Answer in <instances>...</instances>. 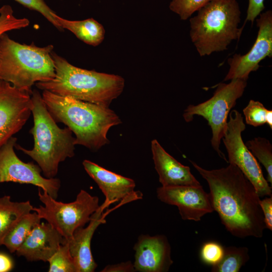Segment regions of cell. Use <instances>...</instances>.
Masks as SVG:
<instances>
[{
    "label": "cell",
    "mask_w": 272,
    "mask_h": 272,
    "mask_svg": "<svg viewBox=\"0 0 272 272\" xmlns=\"http://www.w3.org/2000/svg\"><path fill=\"white\" fill-rule=\"evenodd\" d=\"M133 250L135 271L166 272L173 263L170 245L164 235L141 234Z\"/></svg>",
    "instance_id": "cell-15"
},
{
    "label": "cell",
    "mask_w": 272,
    "mask_h": 272,
    "mask_svg": "<svg viewBox=\"0 0 272 272\" xmlns=\"http://www.w3.org/2000/svg\"><path fill=\"white\" fill-rule=\"evenodd\" d=\"M211 0H172L169 9L177 14L181 20H186L195 12Z\"/></svg>",
    "instance_id": "cell-27"
},
{
    "label": "cell",
    "mask_w": 272,
    "mask_h": 272,
    "mask_svg": "<svg viewBox=\"0 0 272 272\" xmlns=\"http://www.w3.org/2000/svg\"><path fill=\"white\" fill-rule=\"evenodd\" d=\"M102 272H134L133 264L130 261L106 265Z\"/></svg>",
    "instance_id": "cell-32"
},
{
    "label": "cell",
    "mask_w": 272,
    "mask_h": 272,
    "mask_svg": "<svg viewBox=\"0 0 272 272\" xmlns=\"http://www.w3.org/2000/svg\"><path fill=\"white\" fill-rule=\"evenodd\" d=\"M243 112L247 124L257 127L267 123L272 128V110L259 101L250 100Z\"/></svg>",
    "instance_id": "cell-25"
},
{
    "label": "cell",
    "mask_w": 272,
    "mask_h": 272,
    "mask_svg": "<svg viewBox=\"0 0 272 272\" xmlns=\"http://www.w3.org/2000/svg\"><path fill=\"white\" fill-rule=\"evenodd\" d=\"M83 166L105 195V200L101 205L105 209L116 202L127 203L142 198L140 191H134L135 183L133 179L108 170L88 160L83 161Z\"/></svg>",
    "instance_id": "cell-14"
},
{
    "label": "cell",
    "mask_w": 272,
    "mask_h": 272,
    "mask_svg": "<svg viewBox=\"0 0 272 272\" xmlns=\"http://www.w3.org/2000/svg\"><path fill=\"white\" fill-rule=\"evenodd\" d=\"M31 97L33 126L29 132L33 138V147L28 150L16 143L15 148L35 161L45 177L55 178L59 164L75 156V137L67 126H58L38 91L33 90Z\"/></svg>",
    "instance_id": "cell-4"
},
{
    "label": "cell",
    "mask_w": 272,
    "mask_h": 272,
    "mask_svg": "<svg viewBox=\"0 0 272 272\" xmlns=\"http://www.w3.org/2000/svg\"><path fill=\"white\" fill-rule=\"evenodd\" d=\"M266 228L272 230V195L260 201Z\"/></svg>",
    "instance_id": "cell-31"
},
{
    "label": "cell",
    "mask_w": 272,
    "mask_h": 272,
    "mask_svg": "<svg viewBox=\"0 0 272 272\" xmlns=\"http://www.w3.org/2000/svg\"><path fill=\"white\" fill-rule=\"evenodd\" d=\"M15 1L30 10L40 13L59 31H63V29L53 17V15L55 13L48 7L44 0Z\"/></svg>",
    "instance_id": "cell-29"
},
{
    "label": "cell",
    "mask_w": 272,
    "mask_h": 272,
    "mask_svg": "<svg viewBox=\"0 0 272 272\" xmlns=\"http://www.w3.org/2000/svg\"><path fill=\"white\" fill-rule=\"evenodd\" d=\"M246 247L228 246L224 248L221 260L212 266L213 272H238L249 260L250 256Z\"/></svg>",
    "instance_id": "cell-22"
},
{
    "label": "cell",
    "mask_w": 272,
    "mask_h": 272,
    "mask_svg": "<svg viewBox=\"0 0 272 272\" xmlns=\"http://www.w3.org/2000/svg\"><path fill=\"white\" fill-rule=\"evenodd\" d=\"M224 248L215 241L205 243L200 250L201 259L205 263L212 266L218 263L222 258Z\"/></svg>",
    "instance_id": "cell-28"
},
{
    "label": "cell",
    "mask_w": 272,
    "mask_h": 272,
    "mask_svg": "<svg viewBox=\"0 0 272 272\" xmlns=\"http://www.w3.org/2000/svg\"><path fill=\"white\" fill-rule=\"evenodd\" d=\"M42 99L56 123H62L75 135L76 145L97 151L109 143L107 133L122 123L109 107L63 97L44 90Z\"/></svg>",
    "instance_id": "cell-2"
},
{
    "label": "cell",
    "mask_w": 272,
    "mask_h": 272,
    "mask_svg": "<svg viewBox=\"0 0 272 272\" xmlns=\"http://www.w3.org/2000/svg\"><path fill=\"white\" fill-rule=\"evenodd\" d=\"M14 266L12 259L8 255L0 253V272L11 271Z\"/></svg>",
    "instance_id": "cell-33"
},
{
    "label": "cell",
    "mask_w": 272,
    "mask_h": 272,
    "mask_svg": "<svg viewBox=\"0 0 272 272\" xmlns=\"http://www.w3.org/2000/svg\"><path fill=\"white\" fill-rule=\"evenodd\" d=\"M256 21L258 30L254 43L246 54H235L228 58L229 70L224 81L235 79L247 80L250 73L258 69L259 63L262 60L266 57H271V10L260 13Z\"/></svg>",
    "instance_id": "cell-11"
},
{
    "label": "cell",
    "mask_w": 272,
    "mask_h": 272,
    "mask_svg": "<svg viewBox=\"0 0 272 272\" xmlns=\"http://www.w3.org/2000/svg\"><path fill=\"white\" fill-rule=\"evenodd\" d=\"M255 158H257L266 170L267 181L272 184V145L266 139L256 137L245 144Z\"/></svg>",
    "instance_id": "cell-23"
},
{
    "label": "cell",
    "mask_w": 272,
    "mask_h": 272,
    "mask_svg": "<svg viewBox=\"0 0 272 272\" xmlns=\"http://www.w3.org/2000/svg\"><path fill=\"white\" fill-rule=\"evenodd\" d=\"M49 272H79L72 257L68 242L63 239L57 250L48 261Z\"/></svg>",
    "instance_id": "cell-24"
},
{
    "label": "cell",
    "mask_w": 272,
    "mask_h": 272,
    "mask_svg": "<svg viewBox=\"0 0 272 272\" xmlns=\"http://www.w3.org/2000/svg\"><path fill=\"white\" fill-rule=\"evenodd\" d=\"M156 193L162 202L176 206L184 220L198 222L204 215L214 211L209 194L201 185L161 186L157 189Z\"/></svg>",
    "instance_id": "cell-13"
},
{
    "label": "cell",
    "mask_w": 272,
    "mask_h": 272,
    "mask_svg": "<svg viewBox=\"0 0 272 272\" xmlns=\"http://www.w3.org/2000/svg\"><path fill=\"white\" fill-rule=\"evenodd\" d=\"M38 196L43 206L34 208L33 211L55 228L65 240L71 239L77 229L88 223L100 207L99 198L83 189L75 200L69 203L57 201L40 188Z\"/></svg>",
    "instance_id": "cell-8"
},
{
    "label": "cell",
    "mask_w": 272,
    "mask_h": 272,
    "mask_svg": "<svg viewBox=\"0 0 272 272\" xmlns=\"http://www.w3.org/2000/svg\"><path fill=\"white\" fill-rule=\"evenodd\" d=\"M230 81L228 84L219 83L211 98L197 105H188L183 114L187 122L191 121L196 115L207 120L212 131V147L227 163L228 160L220 149L221 141L226 129L230 110L242 96L247 86L245 79H235Z\"/></svg>",
    "instance_id": "cell-7"
},
{
    "label": "cell",
    "mask_w": 272,
    "mask_h": 272,
    "mask_svg": "<svg viewBox=\"0 0 272 272\" xmlns=\"http://www.w3.org/2000/svg\"><path fill=\"white\" fill-rule=\"evenodd\" d=\"M31 95L0 80V148L28 120L32 113Z\"/></svg>",
    "instance_id": "cell-12"
},
{
    "label": "cell",
    "mask_w": 272,
    "mask_h": 272,
    "mask_svg": "<svg viewBox=\"0 0 272 272\" xmlns=\"http://www.w3.org/2000/svg\"><path fill=\"white\" fill-rule=\"evenodd\" d=\"M52 45L38 47L21 44L11 39L6 33L0 36V80L32 94V86L49 81L55 76L51 52Z\"/></svg>",
    "instance_id": "cell-5"
},
{
    "label": "cell",
    "mask_w": 272,
    "mask_h": 272,
    "mask_svg": "<svg viewBox=\"0 0 272 272\" xmlns=\"http://www.w3.org/2000/svg\"><path fill=\"white\" fill-rule=\"evenodd\" d=\"M29 201H13L9 195L0 197V246L4 238L25 215L33 211Z\"/></svg>",
    "instance_id": "cell-20"
},
{
    "label": "cell",
    "mask_w": 272,
    "mask_h": 272,
    "mask_svg": "<svg viewBox=\"0 0 272 272\" xmlns=\"http://www.w3.org/2000/svg\"><path fill=\"white\" fill-rule=\"evenodd\" d=\"M151 151L155 168L162 186L200 185L191 173L190 168L168 154L157 140L151 141Z\"/></svg>",
    "instance_id": "cell-18"
},
{
    "label": "cell",
    "mask_w": 272,
    "mask_h": 272,
    "mask_svg": "<svg viewBox=\"0 0 272 272\" xmlns=\"http://www.w3.org/2000/svg\"><path fill=\"white\" fill-rule=\"evenodd\" d=\"M228 116L229 119L222 139L227 152L228 162L242 171L260 197L272 195L271 187L264 178L259 163L242 140V132L246 126L242 114L234 109Z\"/></svg>",
    "instance_id": "cell-9"
},
{
    "label": "cell",
    "mask_w": 272,
    "mask_h": 272,
    "mask_svg": "<svg viewBox=\"0 0 272 272\" xmlns=\"http://www.w3.org/2000/svg\"><path fill=\"white\" fill-rule=\"evenodd\" d=\"M53 16L63 30L66 29L71 31L78 38L88 44L96 46L104 39L103 26L92 18L81 21H71L60 17L56 13Z\"/></svg>",
    "instance_id": "cell-19"
},
{
    "label": "cell",
    "mask_w": 272,
    "mask_h": 272,
    "mask_svg": "<svg viewBox=\"0 0 272 272\" xmlns=\"http://www.w3.org/2000/svg\"><path fill=\"white\" fill-rule=\"evenodd\" d=\"M191 18L189 35L200 56L223 51L238 40L241 11L237 0H211Z\"/></svg>",
    "instance_id": "cell-6"
},
{
    "label": "cell",
    "mask_w": 272,
    "mask_h": 272,
    "mask_svg": "<svg viewBox=\"0 0 272 272\" xmlns=\"http://www.w3.org/2000/svg\"><path fill=\"white\" fill-rule=\"evenodd\" d=\"M189 161L208 182L213 208L226 230L240 238L262 237L266 226L260 196L242 171L231 164L209 170Z\"/></svg>",
    "instance_id": "cell-1"
},
{
    "label": "cell",
    "mask_w": 272,
    "mask_h": 272,
    "mask_svg": "<svg viewBox=\"0 0 272 272\" xmlns=\"http://www.w3.org/2000/svg\"><path fill=\"white\" fill-rule=\"evenodd\" d=\"M51 55L55 76L49 81L36 83L39 89L105 107L124 89V80L120 76L76 67L53 50Z\"/></svg>",
    "instance_id": "cell-3"
},
{
    "label": "cell",
    "mask_w": 272,
    "mask_h": 272,
    "mask_svg": "<svg viewBox=\"0 0 272 272\" xmlns=\"http://www.w3.org/2000/svg\"><path fill=\"white\" fill-rule=\"evenodd\" d=\"M17 140L12 137L0 148V183L13 182L32 184L56 199L60 187L59 179L42 176L37 164L20 159L14 151Z\"/></svg>",
    "instance_id": "cell-10"
},
{
    "label": "cell",
    "mask_w": 272,
    "mask_h": 272,
    "mask_svg": "<svg viewBox=\"0 0 272 272\" xmlns=\"http://www.w3.org/2000/svg\"><path fill=\"white\" fill-rule=\"evenodd\" d=\"M102 205L92 215L86 227L77 229L69 240L71 254L75 260L79 272H93L97 267L91 249L93 236L100 225L106 222L105 217L112 210H107Z\"/></svg>",
    "instance_id": "cell-17"
},
{
    "label": "cell",
    "mask_w": 272,
    "mask_h": 272,
    "mask_svg": "<svg viewBox=\"0 0 272 272\" xmlns=\"http://www.w3.org/2000/svg\"><path fill=\"white\" fill-rule=\"evenodd\" d=\"M41 220L35 212L24 215L5 237L3 245H5L11 253L16 252L33 228L40 223Z\"/></svg>",
    "instance_id": "cell-21"
},
{
    "label": "cell",
    "mask_w": 272,
    "mask_h": 272,
    "mask_svg": "<svg viewBox=\"0 0 272 272\" xmlns=\"http://www.w3.org/2000/svg\"><path fill=\"white\" fill-rule=\"evenodd\" d=\"M264 2V0H248L247 15L244 26L247 21L251 22L252 24L253 23L255 19L265 9Z\"/></svg>",
    "instance_id": "cell-30"
},
{
    "label": "cell",
    "mask_w": 272,
    "mask_h": 272,
    "mask_svg": "<svg viewBox=\"0 0 272 272\" xmlns=\"http://www.w3.org/2000/svg\"><path fill=\"white\" fill-rule=\"evenodd\" d=\"M13 13V10L10 5H4L0 8V36L8 31L20 29L29 25L28 19L17 18Z\"/></svg>",
    "instance_id": "cell-26"
},
{
    "label": "cell",
    "mask_w": 272,
    "mask_h": 272,
    "mask_svg": "<svg viewBox=\"0 0 272 272\" xmlns=\"http://www.w3.org/2000/svg\"><path fill=\"white\" fill-rule=\"evenodd\" d=\"M60 233L48 223H39L32 229L16 253L29 261L48 262L63 243Z\"/></svg>",
    "instance_id": "cell-16"
}]
</instances>
